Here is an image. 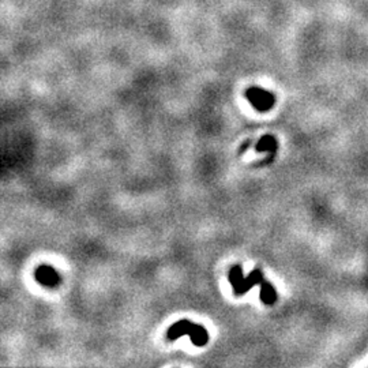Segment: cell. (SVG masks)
Segmentation results:
<instances>
[{
	"instance_id": "7a4b0ae2",
	"label": "cell",
	"mask_w": 368,
	"mask_h": 368,
	"mask_svg": "<svg viewBox=\"0 0 368 368\" xmlns=\"http://www.w3.org/2000/svg\"><path fill=\"white\" fill-rule=\"evenodd\" d=\"M247 99L258 111H267L274 104V97L265 90L253 87L247 91Z\"/></svg>"
},
{
	"instance_id": "277c9868",
	"label": "cell",
	"mask_w": 368,
	"mask_h": 368,
	"mask_svg": "<svg viewBox=\"0 0 368 368\" xmlns=\"http://www.w3.org/2000/svg\"><path fill=\"white\" fill-rule=\"evenodd\" d=\"M263 274L261 273V270L259 269H255L253 271V273H250L246 279H244L243 284H241V287H240L239 292L236 293V296H241L244 295V293H247V292L251 289L253 287H255V285H261V283L263 281Z\"/></svg>"
},
{
	"instance_id": "8992f818",
	"label": "cell",
	"mask_w": 368,
	"mask_h": 368,
	"mask_svg": "<svg viewBox=\"0 0 368 368\" xmlns=\"http://www.w3.org/2000/svg\"><path fill=\"white\" fill-rule=\"evenodd\" d=\"M261 300L266 304H273L275 301V289L265 280L261 283Z\"/></svg>"
},
{
	"instance_id": "5b68a950",
	"label": "cell",
	"mask_w": 368,
	"mask_h": 368,
	"mask_svg": "<svg viewBox=\"0 0 368 368\" xmlns=\"http://www.w3.org/2000/svg\"><path fill=\"white\" fill-rule=\"evenodd\" d=\"M244 279L243 277V271H241V266L236 265L233 266L231 270H229V281H231L232 287H233V291H235V295L239 292L241 284H243Z\"/></svg>"
},
{
	"instance_id": "6da1fadb",
	"label": "cell",
	"mask_w": 368,
	"mask_h": 368,
	"mask_svg": "<svg viewBox=\"0 0 368 368\" xmlns=\"http://www.w3.org/2000/svg\"><path fill=\"white\" fill-rule=\"evenodd\" d=\"M189 334L190 339H191V343L195 345V347H203L207 344L209 341V333L207 330L201 325H195L193 322L187 321V319H183V321L176 322L175 325H172L169 329H168V340L171 341H175V340L180 339L181 335H186Z\"/></svg>"
},
{
	"instance_id": "3957f363",
	"label": "cell",
	"mask_w": 368,
	"mask_h": 368,
	"mask_svg": "<svg viewBox=\"0 0 368 368\" xmlns=\"http://www.w3.org/2000/svg\"><path fill=\"white\" fill-rule=\"evenodd\" d=\"M36 280L45 287H57L60 284V275L51 266H40L36 270Z\"/></svg>"
},
{
	"instance_id": "52a82bcc",
	"label": "cell",
	"mask_w": 368,
	"mask_h": 368,
	"mask_svg": "<svg viewBox=\"0 0 368 368\" xmlns=\"http://www.w3.org/2000/svg\"><path fill=\"white\" fill-rule=\"evenodd\" d=\"M274 149H275V141L273 137H269V135L262 138L257 146L258 151H274Z\"/></svg>"
}]
</instances>
